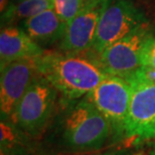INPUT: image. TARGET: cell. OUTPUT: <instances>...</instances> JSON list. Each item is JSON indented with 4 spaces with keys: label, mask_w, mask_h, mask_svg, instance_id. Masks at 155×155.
Masks as SVG:
<instances>
[{
    "label": "cell",
    "mask_w": 155,
    "mask_h": 155,
    "mask_svg": "<svg viewBox=\"0 0 155 155\" xmlns=\"http://www.w3.org/2000/svg\"><path fill=\"white\" fill-rule=\"evenodd\" d=\"M36 64L39 75L68 100L86 96L109 76L95 60L67 52L43 51Z\"/></svg>",
    "instance_id": "cell-1"
},
{
    "label": "cell",
    "mask_w": 155,
    "mask_h": 155,
    "mask_svg": "<svg viewBox=\"0 0 155 155\" xmlns=\"http://www.w3.org/2000/svg\"><path fill=\"white\" fill-rule=\"evenodd\" d=\"M111 130L109 121L85 97L64 117L61 144L69 153L95 151L106 143Z\"/></svg>",
    "instance_id": "cell-2"
},
{
    "label": "cell",
    "mask_w": 155,
    "mask_h": 155,
    "mask_svg": "<svg viewBox=\"0 0 155 155\" xmlns=\"http://www.w3.org/2000/svg\"><path fill=\"white\" fill-rule=\"evenodd\" d=\"M57 92L45 78L38 75L21 98L11 120L26 134L38 137L52 117Z\"/></svg>",
    "instance_id": "cell-3"
},
{
    "label": "cell",
    "mask_w": 155,
    "mask_h": 155,
    "mask_svg": "<svg viewBox=\"0 0 155 155\" xmlns=\"http://www.w3.org/2000/svg\"><path fill=\"white\" fill-rule=\"evenodd\" d=\"M145 16L130 0H109L99 19L91 51L99 55L108 46L145 23Z\"/></svg>",
    "instance_id": "cell-4"
},
{
    "label": "cell",
    "mask_w": 155,
    "mask_h": 155,
    "mask_svg": "<svg viewBox=\"0 0 155 155\" xmlns=\"http://www.w3.org/2000/svg\"><path fill=\"white\" fill-rule=\"evenodd\" d=\"M152 38V31L144 23L108 46L95 61L108 75L126 78L142 66L145 48Z\"/></svg>",
    "instance_id": "cell-5"
},
{
    "label": "cell",
    "mask_w": 155,
    "mask_h": 155,
    "mask_svg": "<svg viewBox=\"0 0 155 155\" xmlns=\"http://www.w3.org/2000/svg\"><path fill=\"white\" fill-rule=\"evenodd\" d=\"M131 96L132 86L128 81L109 75L86 97L109 121L111 129L115 132H125Z\"/></svg>",
    "instance_id": "cell-6"
},
{
    "label": "cell",
    "mask_w": 155,
    "mask_h": 155,
    "mask_svg": "<svg viewBox=\"0 0 155 155\" xmlns=\"http://www.w3.org/2000/svg\"><path fill=\"white\" fill-rule=\"evenodd\" d=\"M124 79L132 86L124 133L128 137L155 138V82L143 80L132 74Z\"/></svg>",
    "instance_id": "cell-7"
},
{
    "label": "cell",
    "mask_w": 155,
    "mask_h": 155,
    "mask_svg": "<svg viewBox=\"0 0 155 155\" xmlns=\"http://www.w3.org/2000/svg\"><path fill=\"white\" fill-rule=\"evenodd\" d=\"M109 0H87L86 4L73 19L67 23L61 41V51L79 54L91 51L99 19Z\"/></svg>",
    "instance_id": "cell-8"
},
{
    "label": "cell",
    "mask_w": 155,
    "mask_h": 155,
    "mask_svg": "<svg viewBox=\"0 0 155 155\" xmlns=\"http://www.w3.org/2000/svg\"><path fill=\"white\" fill-rule=\"evenodd\" d=\"M38 75L36 58L19 60L2 68L0 81L2 119H11L21 98Z\"/></svg>",
    "instance_id": "cell-9"
},
{
    "label": "cell",
    "mask_w": 155,
    "mask_h": 155,
    "mask_svg": "<svg viewBox=\"0 0 155 155\" xmlns=\"http://www.w3.org/2000/svg\"><path fill=\"white\" fill-rule=\"evenodd\" d=\"M45 51L22 27L8 25L0 33V66L1 69L10 63L38 58Z\"/></svg>",
    "instance_id": "cell-10"
},
{
    "label": "cell",
    "mask_w": 155,
    "mask_h": 155,
    "mask_svg": "<svg viewBox=\"0 0 155 155\" xmlns=\"http://www.w3.org/2000/svg\"><path fill=\"white\" fill-rule=\"evenodd\" d=\"M22 28L38 45H51L61 40L67 28V22L49 8L22 21Z\"/></svg>",
    "instance_id": "cell-11"
},
{
    "label": "cell",
    "mask_w": 155,
    "mask_h": 155,
    "mask_svg": "<svg viewBox=\"0 0 155 155\" xmlns=\"http://www.w3.org/2000/svg\"><path fill=\"white\" fill-rule=\"evenodd\" d=\"M49 8H52V0H22L9 5L2 12V22L10 24L23 21Z\"/></svg>",
    "instance_id": "cell-12"
},
{
    "label": "cell",
    "mask_w": 155,
    "mask_h": 155,
    "mask_svg": "<svg viewBox=\"0 0 155 155\" xmlns=\"http://www.w3.org/2000/svg\"><path fill=\"white\" fill-rule=\"evenodd\" d=\"M86 2L87 0H52V8L68 23L79 13Z\"/></svg>",
    "instance_id": "cell-13"
},
{
    "label": "cell",
    "mask_w": 155,
    "mask_h": 155,
    "mask_svg": "<svg viewBox=\"0 0 155 155\" xmlns=\"http://www.w3.org/2000/svg\"><path fill=\"white\" fill-rule=\"evenodd\" d=\"M142 66L150 67L155 69V38H154L148 42L147 46L145 48L143 57H142Z\"/></svg>",
    "instance_id": "cell-14"
},
{
    "label": "cell",
    "mask_w": 155,
    "mask_h": 155,
    "mask_svg": "<svg viewBox=\"0 0 155 155\" xmlns=\"http://www.w3.org/2000/svg\"><path fill=\"white\" fill-rule=\"evenodd\" d=\"M9 4H10V0H0V10H1V13L7 9Z\"/></svg>",
    "instance_id": "cell-15"
},
{
    "label": "cell",
    "mask_w": 155,
    "mask_h": 155,
    "mask_svg": "<svg viewBox=\"0 0 155 155\" xmlns=\"http://www.w3.org/2000/svg\"><path fill=\"white\" fill-rule=\"evenodd\" d=\"M61 155H90V154H80V153H69V154H61ZM91 155H96V154H91ZM101 155H106V154H101ZM108 155V154H107Z\"/></svg>",
    "instance_id": "cell-16"
},
{
    "label": "cell",
    "mask_w": 155,
    "mask_h": 155,
    "mask_svg": "<svg viewBox=\"0 0 155 155\" xmlns=\"http://www.w3.org/2000/svg\"><path fill=\"white\" fill-rule=\"evenodd\" d=\"M22 1V0H10V4L9 5H12V4H16V3Z\"/></svg>",
    "instance_id": "cell-17"
},
{
    "label": "cell",
    "mask_w": 155,
    "mask_h": 155,
    "mask_svg": "<svg viewBox=\"0 0 155 155\" xmlns=\"http://www.w3.org/2000/svg\"><path fill=\"white\" fill-rule=\"evenodd\" d=\"M151 155H155V149L152 151V152H151Z\"/></svg>",
    "instance_id": "cell-18"
}]
</instances>
